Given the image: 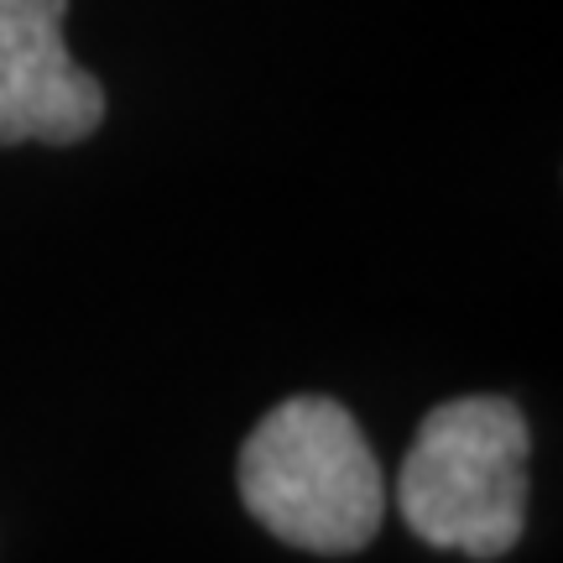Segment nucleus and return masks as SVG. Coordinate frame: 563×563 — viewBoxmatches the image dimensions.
Masks as SVG:
<instances>
[{
    "mask_svg": "<svg viewBox=\"0 0 563 563\" xmlns=\"http://www.w3.org/2000/svg\"><path fill=\"white\" fill-rule=\"evenodd\" d=\"M241 501L302 553H361L386 517L382 464L334 397H287L241 449Z\"/></svg>",
    "mask_w": 563,
    "mask_h": 563,
    "instance_id": "f257e3e1",
    "label": "nucleus"
},
{
    "mask_svg": "<svg viewBox=\"0 0 563 563\" xmlns=\"http://www.w3.org/2000/svg\"><path fill=\"white\" fill-rule=\"evenodd\" d=\"M532 433L506 397H454L418 422L397 475V506L412 538L439 553L501 559L527 527Z\"/></svg>",
    "mask_w": 563,
    "mask_h": 563,
    "instance_id": "f03ea898",
    "label": "nucleus"
},
{
    "mask_svg": "<svg viewBox=\"0 0 563 563\" xmlns=\"http://www.w3.org/2000/svg\"><path fill=\"white\" fill-rule=\"evenodd\" d=\"M68 0H0V146H68L104 121V89L63 42Z\"/></svg>",
    "mask_w": 563,
    "mask_h": 563,
    "instance_id": "7ed1b4c3",
    "label": "nucleus"
}]
</instances>
